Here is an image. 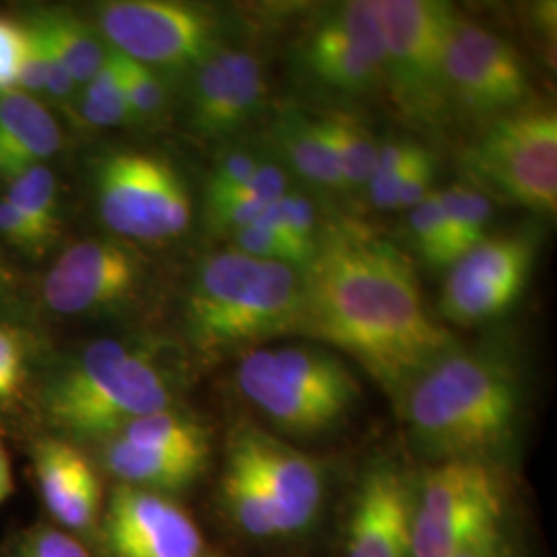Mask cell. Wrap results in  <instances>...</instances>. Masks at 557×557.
Returning <instances> with one entry per match:
<instances>
[{"instance_id": "cell-20", "label": "cell", "mask_w": 557, "mask_h": 557, "mask_svg": "<svg viewBox=\"0 0 557 557\" xmlns=\"http://www.w3.org/2000/svg\"><path fill=\"white\" fill-rule=\"evenodd\" d=\"M62 149V131L38 98L20 89L0 94V176L46 165Z\"/></svg>"}, {"instance_id": "cell-15", "label": "cell", "mask_w": 557, "mask_h": 557, "mask_svg": "<svg viewBox=\"0 0 557 557\" xmlns=\"http://www.w3.org/2000/svg\"><path fill=\"white\" fill-rule=\"evenodd\" d=\"M230 450L248 465L259 481L278 537L306 533L317 522L324 506L326 479L314 458L252 425L232 436Z\"/></svg>"}, {"instance_id": "cell-6", "label": "cell", "mask_w": 557, "mask_h": 557, "mask_svg": "<svg viewBox=\"0 0 557 557\" xmlns=\"http://www.w3.org/2000/svg\"><path fill=\"white\" fill-rule=\"evenodd\" d=\"M510 487L496 462H434L416 481L411 557H455L506 533Z\"/></svg>"}, {"instance_id": "cell-29", "label": "cell", "mask_w": 557, "mask_h": 557, "mask_svg": "<svg viewBox=\"0 0 557 557\" xmlns=\"http://www.w3.org/2000/svg\"><path fill=\"white\" fill-rule=\"evenodd\" d=\"M4 182V199L17 207L27 220L34 221L44 234L59 242L62 218L59 182L54 172L46 165H32Z\"/></svg>"}, {"instance_id": "cell-13", "label": "cell", "mask_w": 557, "mask_h": 557, "mask_svg": "<svg viewBox=\"0 0 557 557\" xmlns=\"http://www.w3.org/2000/svg\"><path fill=\"white\" fill-rule=\"evenodd\" d=\"M444 73L450 106L478 119L510 114L531 96L529 73L517 48L460 15L446 46Z\"/></svg>"}, {"instance_id": "cell-43", "label": "cell", "mask_w": 557, "mask_h": 557, "mask_svg": "<svg viewBox=\"0 0 557 557\" xmlns=\"http://www.w3.org/2000/svg\"><path fill=\"white\" fill-rule=\"evenodd\" d=\"M455 557H517L515 549H512V543L508 535H499V537L490 539L485 543H479L471 549H465Z\"/></svg>"}, {"instance_id": "cell-33", "label": "cell", "mask_w": 557, "mask_h": 557, "mask_svg": "<svg viewBox=\"0 0 557 557\" xmlns=\"http://www.w3.org/2000/svg\"><path fill=\"white\" fill-rule=\"evenodd\" d=\"M421 145L411 140L382 143L366 193L379 211H397L400 188Z\"/></svg>"}, {"instance_id": "cell-9", "label": "cell", "mask_w": 557, "mask_h": 557, "mask_svg": "<svg viewBox=\"0 0 557 557\" xmlns=\"http://www.w3.org/2000/svg\"><path fill=\"white\" fill-rule=\"evenodd\" d=\"M478 188L539 215L557 211V112L522 106L492 120L465 156Z\"/></svg>"}, {"instance_id": "cell-39", "label": "cell", "mask_w": 557, "mask_h": 557, "mask_svg": "<svg viewBox=\"0 0 557 557\" xmlns=\"http://www.w3.org/2000/svg\"><path fill=\"white\" fill-rule=\"evenodd\" d=\"M25 41H23V54H21L20 75L17 87L23 94L34 96L40 100L46 94V59H44V44L40 34L34 25L27 21L23 23Z\"/></svg>"}, {"instance_id": "cell-40", "label": "cell", "mask_w": 557, "mask_h": 557, "mask_svg": "<svg viewBox=\"0 0 557 557\" xmlns=\"http://www.w3.org/2000/svg\"><path fill=\"white\" fill-rule=\"evenodd\" d=\"M436 178V158L430 149L421 145L416 160L411 163L405 184L400 188L397 211H411L419 202L428 199L436 188L432 186Z\"/></svg>"}, {"instance_id": "cell-5", "label": "cell", "mask_w": 557, "mask_h": 557, "mask_svg": "<svg viewBox=\"0 0 557 557\" xmlns=\"http://www.w3.org/2000/svg\"><path fill=\"white\" fill-rule=\"evenodd\" d=\"M236 380L259 413L298 438L333 432L361 397L347 361L320 345H262L242 358Z\"/></svg>"}, {"instance_id": "cell-14", "label": "cell", "mask_w": 557, "mask_h": 557, "mask_svg": "<svg viewBox=\"0 0 557 557\" xmlns=\"http://www.w3.org/2000/svg\"><path fill=\"white\" fill-rule=\"evenodd\" d=\"M537 236H487L450 267L440 294V317L479 324L506 314L524 294L537 259Z\"/></svg>"}, {"instance_id": "cell-19", "label": "cell", "mask_w": 557, "mask_h": 557, "mask_svg": "<svg viewBox=\"0 0 557 557\" xmlns=\"http://www.w3.org/2000/svg\"><path fill=\"white\" fill-rule=\"evenodd\" d=\"M34 465L41 499L52 517L71 531H89L100 512V479L91 462L69 440L36 444Z\"/></svg>"}, {"instance_id": "cell-11", "label": "cell", "mask_w": 557, "mask_h": 557, "mask_svg": "<svg viewBox=\"0 0 557 557\" xmlns=\"http://www.w3.org/2000/svg\"><path fill=\"white\" fill-rule=\"evenodd\" d=\"M147 264L124 239L85 238L71 244L41 278L44 306L59 317H100L137 298Z\"/></svg>"}, {"instance_id": "cell-2", "label": "cell", "mask_w": 557, "mask_h": 557, "mask_svg": "<svg viewBox=\"0 0 557 557\" xmlns=\"http://www.w3.org/2000/svg\"><path fill=\"white\" fill-rule=\"evenodd\" d=\"M419 455L434 462H496L515 444L522 384L515 363L494 349L455 347L428 366L400 397Z\"/></svg>"}, {"instance_id": "cell-45", "label": "cell", "mask_w": 557, "mask_h": 557, "mask_svg": "<svg viewBox=\"0 0 557 557\" xmlns=\"http://www.w3.org/2000/svg\"><path fill=\"white\" fill-rule=\"evenodd\" d=\"M205 557H209V556H205Z\"/></svg>"}, {"instance_id": "cell-25", "label": "cell", "mask_w": 557, "mask_h": 557, "mask_svg": "<svg viewBox=\"0 0 557 557\" xmlns=\"http://www.w3.org/2000/svg\"><path fill=\"white\" fill-rule=\"evenodd\" d=\"M66 110L79 126L91 131H106L133 124L120 79L119 54L110 46L106 62L101 64L96 77L81 87L75 100L71 101Z\"/></svg>"}, {"instance_id": "cell-22", "label": "cell", "mask_w": 557, "mask_h": 557, "mask_svg": "<svg viewBox=\"0 0 557 557\" xmlns=\"http://www.w3.org/2000/svg\"><path fill=\"white\" fill-rule=\"evenodd\" d=\"M275 143L289 170L306 184L345 195L337 161L319 119H308L298 110H285L275 122Z\"/></svg>"}, {"instance_id": "cell-21", "label": "cell", "mask_w": 557, "mask_h": 557, "mask_svg": "<svg viewBox=\"0 0 557 557\" xmlns=\"http://www.w3.org/2000/svg\"><path fill=\"white\" fill-rule=\"evenodd\" d=\"M101 460L106 471L119 479V485H128L147 492H176L195 483L207 467L209 458L180 455L160 448L139 446L128 440L101 442Z\"/></svg>"}, {"instance_id": "cell-1", "label": "cell", "mask_w": 557, "mask_h": 557, "mask_svg": "<svg viewBox=\"0 0 557 557\" xmlns=\"http://www.w3.org/2000/svg\"><path fill=\"white\" fill-rule=\"evenodd\" d=\"M301 277V335L354 359L395 400L457 347L428 308L411 259L363 225L324 227Z\"/></svg>"}, {"instance_id": "cell-42", "label": "cell", "mask_w": 557, "mask_h": 557, "mask_svg": "<svg viewBox=\"0 0 557 557\" xmlns=\"http://www.w3.org/2000/svg\"><path fill=\"white\" fill-rule=\"evenodd\" d=\"M0 319H34L17 271L0 257Z\"/></svg>"}, {"instance_id": "cell-4", "label": "cell", "mask_w": 557, "mask_h": 557, "mask_svg": "<svg viewBox=\"0 0 557 557\" xmlns=\"http://www.w3.org/2000/svg\"><path fill=\"white\" fill-rule=\"evenodd\" d=\"M301 271L221 250L199 267L186 294L190 343L209 356L252 351L269 338L301 335Z\"/></svg>"}, {"instance_id": "cell-44", "label": "cell", "mask_w": 557, "mask_h": 557, "mask_svg": "<svg viewBox=\"0 0 557 557\" xmlns=\"http://www.w3.org/2000/svg\"><path fill=\"white\" fill-rule=\"evenodd\" d=\"M13 490V475H11V462H9V455L2 446V440H0V502L9 498Z\"/></svg>"}, {"instance_id": "cell-24", "label": "cell", "mask_w": 557, "mask_h": 557, "mask_svg": "<svg viewBox=\"0 0 557 557\" xmlns=\"http://www.w3.org/2000/svg\"><path fill=\"white\" fill-rule=\"evenodd\" d=\"M320 120L331 143L345 193L366 190L379 158L380 145L356 116L333 110Z\"/></svg>"}, {"instance_id": "cell-41", "label": "cell", "mask_w": 557, "mask_h": 557, "mask_svg": "<svg viewBox=\"0 0 557 557\" xmlns=\"http://www.w3.org/2000/svg\"><path fill=\"white\" fill-rule=\"evenodd\" d=\"M23 41V25L0 15V94L17 87Z\"/></svg>"}, {"instance_id": "cell-37", "label": "cell", "mask_w": 557, "mask_h": 557, "mask_svg": "<svg viewBox=\"0 0 557 557\" xmlns=\"http://www.w3.org/2000/svg\"><path fill=\"white\" fill-rule=\"evenodd\" d=\"M260 163L262 160H260L259 153L248 151V149H232L230 153H225L209 174L207 200L218 199L221 195H227L239 186H244L248 180L255 176Z\"/></svg>"}, {"instance_id": "cell-18", "label": "cell", "mask_w": 557, "mask_h": 557, "mask_svg": "<svg viewBox=\"0 0 557 557\" xmlns=\"http://www.w3.org/2000/svg\"><path fill=\"white\" fill-rule=\"evenodd\" d=\"M416 481L391 458L359 478L347 520L345 557H411Z\"/></svg>"}, {"instance_id": "cell-27", "label": "cell", "mask_w": 557, "mask_h": 557, "mask_svg": "<svg viewBox=\"0 0 557 557\" xmlns=\"http://www.w3.org/2000/svg\"><path fill=\"white\" fill-rule=\"evenodd\" d=\"M116 436L139 446L160 448L190 457L209 458V434L199 419L180 411L178 407L135 419ZM114 438V436H112Z\"/></svg>"}, {"instance_id": "cell-30", "label": "cell", "mask_w": 557, "mask_h": 557, "mask_svg": "<svg viewBox=\"0 0 557 557\" xmlns=\"http://www.w3.org/2000/svg\"><path fill=\"white\" fill-rule=\"evenodd\" d=\"M440 202L457 244L458 259L487 238V230L494 215L487 193L475 184L457 182L438 190Z\"/></svg>"}, {"instance_id": "cell-35", "label": "cell", "mask_w": 557, "mask_h": 557, "mask_svg": "<svg viewBox=\"0 0 557 557\" xmlns=\"http://www.w3.org/2000/svg\"><path fill=\"white\" fill-rule=\"evenodd\" d=\"M0 239L27 259L40 260L57 246V239L44 234L17 207L0 197Z\"/></svg>"}, {"instance_id": "cell-32", "label": "cell", "mask_w": 557, "mask_h": 557, "mask_svg": "<svg viewBox=\"0 0 557 557\" xmlns=\"http://www.w3.org/2000/svg\"><path fill=\"white\" fill-rule=\"evenodd\" d=\"M409 232L419 257L428 264L453 267L457 262V244L444 215L438 190L409 211Z\"/></svg>"}, {"instance_id": "cell-16", "label": "cell", "mask_w": 557, "mask_h": 557, "mask_svg": "<svg viewBox=\"0 0 557 557\" xmlns=\"http://www.w3.org/2000/svg\"><path fill=\"white\" fill-rule=\"evenodd\" d=\"M188 73V126L202 139L238 133L267 94L259 59L239 48L218 44Z\"/></svg>"}, {"instance_id": "cell-36", "label": "cell", "mask_w": 557, "mask_h": 557, "mask_svg": "<svg viewBox=\"0 0 557 557\" xmlns=\"http://www.w3.org/2000/svg\"><path fill=\"white\" fill-rule=\"evenodd\" d=\"M232 239H234V250H238L246 257L283 262V264H289L298 271L306 269V264H304V260H301L298 252L275 232H271L269 227H264L260 223H252L248 227L232 232Z\"/></svg>"}, {"instance_id": "cell-8", "label": "cell", "mask_w": 557, "mask_h": 557, "mask_svg": "<svg viewBox=\"0 0 557 557\" xmlns=\"http://www.w3.org/2000/svg\"><path fill=\"white\" fill-rule=\"evenodd\" d=\"M91 174L98 215L114 236L160 244L190 227L188 186L160 153L114 149L98 158Z\"/></svg>"}, {"instance_id": "cell-17", "label": "cell", "mask_w": 557, "mask_h": 557, "mask_svg": "<svg viewBox=\"0 0 557 557\" xmlns=\"http://www.w3.org/2000/svg\"><path fill=\"white\" fill-rule=\"evenodd\" d=\"M112 557H205L199 527L165 494L116 485L103 517Z\"/></svg>"}, {"instance_id": "cell-26", "label": "cell", "mask_w": 557, "mask_h": 557, "mask_svg": "<svg viewBox=\"0 0 557 557\" xmlns=\"http://www.w3.org/2000/svg\"><path fill=\"white\" fill-rule=\"evenodd\" d=\"M221 494L230 517L248 537L260 541L278 537L275 518L259 481L248 465L230 448L221 479Z\"/></svg>"}, {"instance_id": "cell-38", "label": "cell", "mask_w": 557, "mask_h": 557, "mask_svg": "<svg viewBox=\"0 0 557 557\" xmlns=\"http://www.w3.org/2000/svg\"><path fill=\"white\" fill-rule=\"evenodd\" d=\"M13 557H91L79 543L66 531L54 527H38L21 539Z\"/></svg>"}, {"instance_id": "cell-12", "label": "cell", "mask_w": 557, "mask_h": 557, "mask_svg": "<svg viewBox=\"0 0 557 557\" xmlns=\"http://www.w3.org/2000/svg\"><path fill=\"white\" fill-rule=\"evenodd\" d=\"M301 71L337 96H368L382 85V38L368 0L337 2L317 15L299 41Z\"/></svg>"}, {"instance_id": "cell-23", "label": "cell", "mask_w": 557, "mask_h": 557, "mask_svg": "<svg viewBox=\"0 0 557 557\" xmlns=\"http://www.w3.org/2000/svg\"><path fill=\"white\" fill-rule=\"evenodd\" d=\"M27 20L36 23L44 36L57 48L60 59L66 64L71 77L83 87L94 79L108 57V44L100 32L87 21L81 20L69 9H34Z\"/></svg>"}, {"instance_id": "cell-28", "label": "cell", "mask_w": 557, "mask_h": 557, "mask_svg": "<svg viewBox=\"0 0 557 557\" xmlns=\"http://www.w3.org/2000/svg\"><path fill=\"white\" fill-rule=\"evenodd\" d=\"M41 349L44 337L34 319H0V409L25 393Z\"/></svg>"}, {"instance_id": "cell-34", "label": "cell", "mask_w": 557, "mask_h": 557, "mask_svg": "<svg viewBox=\"0 0 557 557\" xmlns=\"http://www.w3.org/2000/svg\"><path fill=\"white\" fill-rule=\"evenodd\" d=\"M116 52V50H114ZM119 54V52H116ZM120 79L133 124H153L165 114L168 91L156 71L119 54Z\"/></svg>"}, {"instance_id": "cell-31", "label": "cell", "mask_w": 557, "mask_h": 557, "mask_svg": "<svg viewBox=\"0 0 557 557\" xmlns=\"http://www.w3.org/2000/svg\"><path fill=\"white\" fill-rule=\"evenodd\" d=\"M257 223L285 239L308 267L320 238L319 221L312 200L296 190H287L262 213Z\"/></svg>"}, {"instance_id": "cell-3", "label": "cell", "mask_w": 557, "mask_h": 557, "mask_svg": "<svg viewBox=\"0 0 557 557\" xmlns=\"http://www.w3.org/2000/svg\"><path fill=\"white\" fill-rule=\"evenodd\" d=\"M182 388V366L156 341L96 338L52 363L40 411L62 436L106 442L135 419L176 407Z\"/></svg>"}, {"instance_id": "cell-7", "label": "cell", "mask_w": 557, "mask_h": 557, "mask_svg": "<svg viewBox=\"0 0 557 557\" xmlns=\"http://www.w3.org/2000/svg\"><path fill=\"white\" fill-rule=\"evenodd\" d=\"M368 2L382 38V85L405 119L438 128L450 110L444 59L457 11L438 0Z\"/></svg>"}, {"instance_id": "cell-10", "label": "cell", "mask_w": 557, "mask_h": 557, "mask_svg": "<svg viewBox=\"0 0 557 557\" xmlns=\"http://www.w3.org/2000/svg\"><path fill=\"white\" fill-rule=\"evenodd\" d=\"M103 41L151 71L193 69L218 46V21L195 4L112 0L96 11Z\"/></svg>"}]
</instances>
